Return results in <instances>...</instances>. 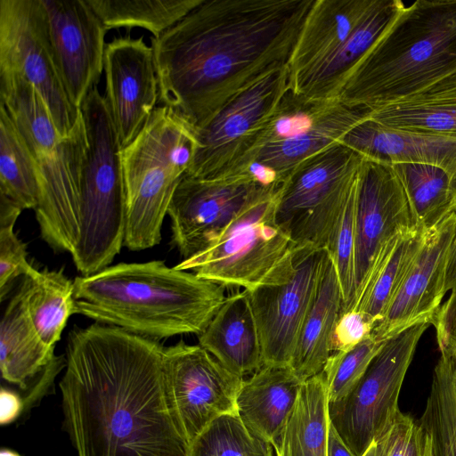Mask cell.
<instances>
[{
	"mask_svg": "<svg viewBox=\"0 0 456 456\" xmlns=\"http://www.w3.org/2000/svg\"><path fill=\"white\" fill-rule=\"evenodd\" d=\"M66 91L80 109L103 70L108 31L86 0H41Z\"/></svg>",
	"mask_w": 456,
	"mask_h": 456,
	"instance_id": "cell-19",
	"label": "cell"
},
{
	"mask_svg": "<svg viewBox=\"0 0 456 456\" xmlns=\"http://www.w3.org/2000/svg\"><path fill=\"white\" fill-rule=\"evenodd\" d=\"M456 288V228L446 259L444 274L445 293Z\"/></svg>",
	"mask_w": 456,
	"mask_h": 456,
	"instance_id": "cell-45",
	"label": "cell"
},
{
	"mask_svg": "<svg viewBox=\"0 0 456 456\" xmlns=\"http://www.w3.org/2000/svg\"><path fill=\"white\" fill-rule=\"evenodd\" d=\"M426 232L414 228L402 233L376 266L354 309L364 313L375 326L383 319L403 282L422 247Z\"/></svg>",
	"mask_w": 456,
	"mask_h": 456,
	"instance_id": "cell-33",
	"label": "cell"
},
{
	"mask_svg": "<svg viewBox=\"0 0 456 456\" xmlns=\"http://www.w3.org/2000/svg\"><path fill=\"white\" fill-rule=\"evenodd\" d=\"M375 323L362 311L349 310L340 314L332 340V353L349 350L372 336Z\"/></svg>",
	"mask_w": 456,
	"mask_h": 456,
	"instance_id": "cell-41",
	"label": "cell"
},
{
	"mask_svg": "<svg viewBox=\"0 0 456 456\" xmlns=\"http://www.w3.org/2000/svg\"><path fill=\"white\" fill-rule=\"evenodd\" d=\"M343 310L339 281L330 258L303 322L289 363L296 375L305 381L322 372L332 354L331 340Z\"/></svg>",
	"mask_w": 456,
	"mask_h": 456,
	"instance_id": "cell-26",
	"label": "cell"
},
{
	"mask_svg": "<svg viewBox=\"0 0 456 456\" xmlns=\"http://www.w3.org/2000/svg\"><path fill=\"white\" fill-rule=\"evenodd\" d=\"M433 325L439 348L456 344V288L451 290L449 298L441 305Z\"/></svg>",
	"mask_w": 456,
	"mask_h": 456,
	"instance_id": "cell-42",
	"label": "cell"
},
{
	"mask_svg": "<svg viewBox=\"0 0 456 456\" xmlns=\"http://www.w3.org/2000/svg\"><path fill=\"white\" fill-rule=\"evenodd\" d=\"M156 339L99 322L69 334L60 382L77 456H188Z\"/></svg>",
	"mask_w": 456,
	"mask_h": 456,
	"instance_id": "cell-1",
	"label": "cell"
},
{
	"mask_svg": "<svg viewBox=\"0 0 456 456\" xmlns=\"http://www.w3.org/2000/svg\"><path fill=\"white\" fill-rule=\"evenodd\" d=\"M429 326L419 323L385 340L354 388L329 403L330 420L354 456H362L400 411L404 378Z\"/></svg>",
	"mask_w": 456,
	"mask_h": 456,
	"instance_id": "cell-12",
	"label": "cell"
},
{
	"mask_svg": "<svg viewBox=\"0 0 456 456\" xmlns=\"http://www.w3.org/2000/svg\"><path fill=\"white\" fill-rule=\"evenodd\" d=\"M439 350L419 421L430 437L432 456H456V344Z\"/></svg>",
	"mask_w": 456,
	"mask_h": 456,
	"instance_id": "cell-31",
	"label": "cell"
},
{
	"mask_svg": "<svg viewBox=\"0 0 456 456\" xmlns=\"http://www.w3.org/2000/svg\"><path fill=\"white\" fill-rule=\"evenodd\" d=\"M0 75L36 89L61 136L69 135L82 118L61 78L41 0H0Z\"/></svg>",
	"mask_w": 456,
	"mask_h": 456,
	"instance_id": "cell-11",
	"label": "cell"
},
{
	"mask_svg": "<svg viewBox=\"0 0 456 456\" xmlns=\"http://www.w3.org/2000/svg\"><path fill=\"white\" fill-rule=\"evenodd\" d=\"M25 305L40 338L54 347L74 312V281L63 268L38 270L34 266L23 276Z\"/></svg>",
	"mask_w": 456,
	"mask_h": 456,
	"instance_id": "cell-30",
	"label": "cell"
},
{
	"mask_svg": "<svg viewBox=\"0 0 456 456\" xmlns=\"http://www.w3.org/2000/svg\"><path fill=\"white\" fill-rule=\"evenodd\" d=\"M169 404L189 448L217 418L237 413L244 379L225 369L200 345L180 340L163 351Z\"/></svg>",
	"mask_w": 456,
	"mask_h": 456,
	"instance_id": "cell-14",
	"label": "cell"
},
{
	"mask_svg": "<svg viewBox=\"0 0 456 456\" xmlns=\"http://www.w3.org/2000/svg\"><path fill=\"white\" fill-rule=\"evenodd\" d=\"M425 432V452L424 456H432L431 441L428 433Z\"/></svg>",
	"mask_w": 456,
	"mask_h": 456,
	"instance_id": "cell-46",
	"label": "cell"
},
{
	"mask_svg": "<svg viewBox=\"0 0 456 456\" xmlns=\"http://www.w3.org/2000/svg\"><path fill=\"white\" fill-rule=\"evenodd\" d=\"M384 342L371 336L349 350L330 354L322 370L329 403L339 402L354 388Z\"/></svg>",
	"mask_w": 456,
	"mask_h": 456,
	"instance_id": "cell-37",
	"label": "cell"
},
{
	"mask_svg": "<svg viewBox=\"0 0 456 456\" xmlns=\"http://www.w3.org/2000/svg\"><path fill=\"white\" fill-rule=\"evenodd\" d=\"M280 189L256 195L203 249L175 267L246 290L281 273L299 249L276 221Z\"/></svg>",
	"mask_w": 456,
	"mask_h": 456,
	"instance_id": "cell-8",
	"label": "cell"
},
{
	"mask_svg": "<svg viewBox=\"0 0 456 456\" xmlns=\"http://www.w3.org/2000/svg\"><path fill=\"white\" fill-rule=\"evenodd\" d=\"M0 194L24 209L35 210L38 182L31 153L8 114L0 104Z\"/></svg>",
	"mask_w": 456,
	"mask_h": 456,
	"instance_id": "cell-34",
	"label": "cell"
},
{
	"mask_svg": "<svg viewBox=\"0 0 456 456\" xmlns=\"http://www.w3.org/2000/svg\"><path fill=\"white\" fill-rule=\"evenodd\" d=\"M265 190L268 189L241 176L204 179L186 174L167 210L172 240L183 259L203 249Z\"/></svg>",
	"mask_w": 456,
	"mask_h": 456,
	"instance_id": "cell-17",
	"label": "cell"
},
{
	"mask_svg": "<svg viewBox=\"0 0 456 456\" xmlns=\"http://www.w3.org/2000/svg\"><path fill=\"white\" fill-rule=\"evenodd\" d=\"M375 441L377 456H424V429L419 421L401 410Z\"/></svg>",
	"mask_w": 456,
	"mask_h": 456,
	"instance_id": "cell-40",
	"label": "cell"
},
{
	"mask_svg": "<svg viewBox=\"0 0 456 456\" xmlns=\"http://www.w3.org/2000/svg\"><path fill=\"white\" fill-rule=\"evenodd\" d=\"M303 382L289 365H263L242 381L236 400L239 418L251 433L272 444Z\"/></svg>",
	"mask_w": 456,
	"mask_h": 456,
	"instance_id": "cell-24",
	"label": "cell"
},
{
	"mask_svg": "<svg viewBox=\"0 0 456 456\" xmlns=\"http://www.w3.org/2000/svg\"><path fill=\"white\" fill-rule=\"evenodd\" d=\"M362 159L337 142L290 172L279 191L276 221L297 249L327 248Z\"/></svg>",
	"mask_w": 456,
	"mask_h": 456,
	"instance_id": "cell-9",
	"label": "cell"
},
{
	"mask_svg": "<svg viewBox=\"0 0 456 456\" xmlns=\"http://www.w3.org/2000/svg\"><path fill=\"white\" fill-rule=\"evenodd\" d=\"M329 398L323 372L305 380L272 446L275 456H327Z\"/></svg>",
	"mask_w": 456,
	"mask_h": 456,
	"instance_id": "cell-28",
	"label": "cell"
},
{
	"mask_svg": "<svg viewBox=\"0 0 456 456\" xmlns=\"http://www.w3.org/2000/svg\"><path fill=\"white\" fill-rule=\"evenodd\" d=\"M289 87V67L273 71L233 96L203 126L193 128L196 143L186 174L204 179L228 175Z\"/></svg>",
	"mask_w": 456,
	"mask_h": 456,
	"instance_id": "cell-13",
	"label": "cell"
},
{
	"mask_svg": "<svg viewBox=\"0 0 456 456\" xmlns=\"http://www.w3.org/2000/svg\"><path fill=\"white\" fill-rule=\"evenodd\" d=\"M362 456H377V444L374 441Z\"/></svg>",
	"mask_w": 456,
	"mask_h": 456,
	"instance_id": "cell-47",
	"label": "cell"
},
{
	"mask_svg": "<svg viewBox=\"0 0 456 456\" xmlns=\"http://www.w3.org/2000/svg\"><path fill=\"white\" fill-rule=\"evenodd\" d=\"M370 110L349 105L339 98L314 99L285 93L265 123L246 156L224 178L250 162L266 167L284 183L304 159L340 142L352 128L369 119Z\"/></svg>",
	"mask_w": 456,
	"mask_h": 456,
	"instance_id": "cell-10",
	"label": "cell"
},
{
	"mask_svg": "<svg viewBox=\"0 0 456 456\" xmlns=\"http://www.w3.org/2000/svg\"><path fill=\"white\" fill-rule=\"evenodd\" d=\"M401 0H379L376 8L336 51L290 78V88L314 99L338 98L347 77L396 13Z\"/></svg>",
	"mask_w": 456,
	"mask_h": 456,
	"instance_id": "cell-25",
	"label": "cell"
},
{
	"mask_svg": "<svg viewBox=\"0 0 456 456\" xmlns=\"http://www.w3.org/2000/svg\"><path fill=\"white\" fill-rule=\"evenodd\" d=\"M369 118L390 128L456 134V77L372 110Z\"/></svg>",
	"mask_w": 456,
	"mask_h": 456,
	"instance_id": "cell-29",
	"label": "cell"
},
{
	"mask_svg": "<svg viewBox=\"0 0 456 456\" xmlns=\"http://www.w3.org/2000/svg\"><path fill=\"white\" fill-rule=\"evenodd\" d=\"M327 456H354L330 420Z\"/></svg>",
	"mask_w": 456,
	"mask_h": 456,
	"instance_id": "cell-44",
	"label": "cell"
},
{
	"mask_svg": "<svg viewBox=\"0 0 456 456\" xmlns=\"http://www.w3.org/2000/svg\"><path fill=\"white\" fill-rule=\"evenodd\" d=\"M340 142L366 159L440 167L456 190V134L390 128L369 118L352 128Z\"/></svg>",
	"mask_w": 456,
	"mask_h": 456,
	"instance_id": "cell-21",
	"label": "cell"
},
{
	"mask_svg": "<svg viewBox=\"0 0 456 456\" xmlns=\"http://www.w3.org/2000/svg\"><path fill=\"white\" fill-rule=\"evenodd\" d=\"M392 166L404 189L418 229L428 232L456 212V190L444 170L417 163Z\"/></svg>",
	"mask_w": 456,
	"mask_h": 456,
	"instance_id": "cell-32",
	"label": "cell"
},
{
	"mask_svg": "<svg viewBox=\"0 0 456 456\" xmlns=\"http://www.w3.org/2000/svg\"><path fill=\"white\" fill-rule=\"evenodd\" d=\"M198 338L200 346L240 378L252 375L264 365L259 333L245 289L226 297Z\"/></svg>",
	"mask_w": 456,
	"mask_h": 456,
	"instance_id": "cell-22",
	"label": "cell"
},
{
	"mask_svg": "<svg viewBox=\"0 0 456 456\" xmlns=\"http://www.w3.org/2000/svg\"><path fill=\"white\" fill-rule=\"evenodd\" d=\"M54 347L40 338L28 314L24 289L11 298L0 325V370L3 379L26 390L55 358Z\"/></svg>",
	"mask_w": 456,
	"mask_h": 456,
	"instance_id": "cell-27",
	"label": "cell"
},
{
	"mask_svg": "<svg viewBox=\"0 0 456 456\" xmlns=\"http://www.w3.org/2000/svg\"><path fill=\"white\" fill-rule=\"evenodd\" d=\"M414 228L406 193L393 166L363 157L355 210L354 294L349 310L356 307L387 250L402 233Z\"/></svg>",
	"mask_w": 456,
	"mask_h": 456,
	"instance_id": "cell-16",
	"label": "cell"
},
{
	"mask_svg": "<svg viewBox=\"0 0 456 456\" xmlns=\"http://www.w3.org/2000/svg\"><path fill=\"white\" fill-rule=\"evenodd\" d=\"M0 104L36 166L38 202L34 211L41 237L55 251L71 255L78 237L80 185L88 150L83 116L69 135L61 136L36 89L13 76L0 75Z\"/></svg>",
	"mask_w": 456,
	"mask_h": 456,
	"instance_id": "cell-5",
	"label": "cell"
},
{
	"mask_svg": "<svg viewBox=\"0 0 456 456\" xmlns=\"http://www.w3.org/2000/svg\"><path fill=\"white\" fill-rule=\"evenodd\" d=\"M188 456H273V448L232 413L211 422L190 445Z\"/></svg>",
	"mask_w": 456,
	"mask_h": 456,
	"instance_id": "cell-36",
	"label": "cell"
},
{
	"mask_svg": "<svg viewBox=\"0 0 456 456\" xmlns=\"http://www.w3.org/2000/svg\"><path fill=\"white\" fill-rule=\"evenodd\" d=\"M456 77V0L401 1L338 98L370 110Z\"/></svg>",
	"mask_w": 456,
	"mask_h": 456,
	"instance_id": "cell-4",
	"label": "cell"
},
{
	"mask_svg": "<svg viewBox=\"0 0 456 456\" xmlns=\"http://www.w3.org/2000/svg\"><path fill=\"white\" fill-rule=\"evenodd\" d=\"M88 150L80 185L78 237L71 254L83 276L106 267L119 254L126 232V195L118 134L97 86L80 107Z\"/></svg>",
	"mask_w": 456,
	"mask_h": 456,
	"instance_id": "cell-7",
	"label": "cell"
},
{
	"mask_svg": "<svg viewBox=\"0 0 456 456\" xmlns=\"http://www.w3.org/2000/svg\"><path fill=\"white\" fill-rule=\"evenodd\" d=\"M0 456H20L19 453H17L14 451H12L10 449H2L0 452Z\"/></svg>",
	"mask_w": 456,
	"mask_h": 456,
	"instance_id": "cell-48",
	"label": "cell"
},
{
	"mask_svg": "<svg viewBox=\"0 0 456 456\" xmlns=\"http://www.w3.org/2000/svg\"><path fill=\"white\" fill-rule=\"evenodd\" d=\"M103 70L104 98L123 149L157 108L159 87L153 49L143 37H116L106 45Z\"/></svg>",
	"mask_w": 456,
	"mask_h": 456,
	"instance_id": "cell-18",
	"label": "cell"
},
{
	"mask_svg": "<svg viewBox=\"0 0 456 456\" xmlns=\"http://www.w3.org/2000/svg\"><path fill=\"white\" fill-rule=\"evenodd\" d=\"M193 127L166 106L157 107L137 137L121 150L126 195L124 245L138 251L158 245L174 192L194 153Z\"/></svg>",
	"mask_w": 456,
	"mask_h": 456,
	"instance_id": "cell-6",
	"label": "cell"
},
{
	"mask_svg": "<svg viewBox=\"0 0 456 456\" xmlns=\"http://www.w3.org/2000/svg\"><path fill=\"white\" fill-rule=\"evenodd\" d=\"M379 3V0H314L289 64V77L306 71L340 47Z\"/></svg>",
	"mask_w": 456,
	"mask_h": 456,
	"instance_id": "cell-23",
	"label": "cell"
},
{
	"mask_svg": "<svg viewBox=\"0 0 456 456\" xmlns=\"http://www.w3.org/2000/svg\"><path fill=\"white\" fill-rule=\"evenodd\" d=\"M456 228V212L428 231L422 247L372 337L384 342L419 323L433 325L441 307L448 250Z\"/></svg>",
	"mask_w": 456,
	"mask_h": 456,
	"instance_id": "cell-20",
	"label": "cell"
},
{
	"mask_svg": "<svg viewBox=\"0 0 456 456\" xmlns=\"http://www.w3.org/2000/svg\"><path fill=\"white\" fill-rule=\"evenodd\" d=\"M22 208L0 194V297L5 298L12 281L27 275L33 265L27 256V246L14 232L15 223Z\"/></svg>",
	"mask_w": 456,
	"mask_h": 456,
	"instance_id": "cell-39",
	"label": "cell"
},
{
	"mask_svg": "<svg viewBox=\"0 0 456 456\" xmlns=\"http://www.w3.org/2000/svg\"><path fill=\"white\" fill-rule=\"evenodd\" d=\"M109 29L139 27L159 37L202 0H86Z\"/></svg>",
	"mask_w": 456,
	"mask_h": 456,
	"instance_id": "cell-35",
	"label": "cell"
},
{
	"mask_svg": "<svg viewBox=\"0 0 456 456\" xmlns=\"http://www.w3.org/2000/svg\"><path fill=\"white\" fill-rule=\"evenodd\" d=\"M328 259L326 248L299 249L286 272L247 290L264 365H289Z\"/></svg>",
	"mask_w": 456,
	"mask_h": 456,
	"instance_id": "cell-15",
	"label": "cell"
},
{
	"mask_svg": "<svg viewBox=\"0 0 456 456\" xmlns=\"http://www.w3.org/2000/svg\"><path fill=\"white\" fill-rule=\"evenodd\" d=\"M24 409V401L15 392L2 387L0 394V421L7 425L15 420Z\"/></svg>",
	"mask_w": 456,
	"mask_h": 456,
	"instance_id": "cell-43",
	"label": "cell"
},
{
	"mask_svg": "<svg viewBox=\"0 0 456 456\" xmlns=\"http://www.w3.org/2000/svg\"><path fill=\"white\" fill-rule=\"evenodd\" d=\"M314 0H202L151 47L159 100L193 128L233 96L289 67Z\"/></svg>",
	"mask_w": 456,
	"mask_h": 456,
	"instance_id": "cell-2",
	"label": "cell"
},
{
	"mask_svg": "<svg viewBox=\"0 0 456 456\" xmlns=\"http://www.w3.org/2000/svg\"><path fill=\"white\" fill-rule=\"evenodd\" d=\"M225 287L162 260L119 263L74 280V312L149 338L200 335Z\"/></svg>",
	"mask_w": 456,
	"mask_h": 456,
	"instance_id": "cell-3",
	"label": "cell"
},
{
	"mask_svg": "<svg viewBox=\"0 0 456 456\" xmlns=\"http://www.w3.org/2000/svg\"><path fill=\"white\" fill-rule=\"evenodd\" d=\"M358 177L326 248L341 287L342 313L350 309L354 294L355 210Z\"/></svg>",
	"mask_w": 456,
	"mask_h": 456,
	"instance_id": "cell-38",
	"label": "cell"
}]
</instances>
